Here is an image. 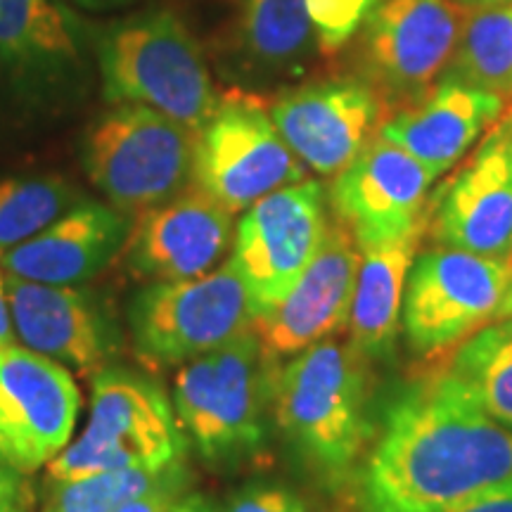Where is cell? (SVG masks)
<instances>
[{
  "mask_svg": "<svg viewBox=\"0 0 512 512\" xmlns=\"http://www.w3.org/2000/svg\"><path fill=\"white\" fill-rule=\"evenodd\" d=\"M512 479V430L451 368L408 384L361 470V512H441Z\"/></svg>",
  "mask_w": 512,
  "mask_h": 512,
  "instance_id": "obj_1",
  "label": "cell"
},
{
  "mask_svg": "<svg viewBox=\"0 0 512 512\" xmlns=\"http://www.w3.org/2000/svg\"><path fill=\"white\" fill-rule=\"evenodd\" d=\"M366 363L349 344L323 339L273 370L275 425L328 489H342L358 475L370 439Z\"/></svg>",
  "mask_w": 512,
  "mask_h": 512,
  "instance_id": "obj_2",
  "label": "cell"
},
{
  "mask_svg": "<svg viewBox=\"0 0 512 512\" xmlns=\"http://www.w3.org/2000/svg\"><path fill=\"white\" fill-rule=\"evenodd\" d=\"M102 95L138 102L200 133L221 95L192 31L169 8H150L98 31Z\"/></svg>",
  "mask_w": 512,
  "mask_h": 512,
  "instance_id": "obj_3",
  "label": "cell"
},
{
  "mask_svg": "<svg viewBox=\"0 0 512 512\" xmlns=\"http://www.w3.org/2000/svg\"><path fill=\"white\" fill-rule=\"evenodd\" d=\"M275 366L252 328L178 370L174 411L204 463L235 470L261 458Z\"/></svg>",
  "mask_w": 512,
  "mask_h": 512,
  "instance_id": "obj_4",
  "label": "cell"
},
{
  "mask_svg": "<svg viewBox=\"0 0 512 512\" xmlns=\"http://www.w3.org/2000/svg\"><path fill=\"white\" fill-rule=\"evenodd\" d=\"M185 451L188 439L164 389L131 370L107 366L93 377L86 430L50 460L48 477L69 482L128 467L162 472L183 460Z\"/></svg>",
  "mask_w": 512,
  "mask_h": 512,
  "instance_id": "obj_5",
  "label": "cell"
},
{
  "mask_svg": "<svg viewBox=\"0 0 512 512\" xmlns=\"http://www.w3.org/2000/svg\"><path fill=\"white\" fill-rule=\"evenodd\" d=\"M197 131L138 102H119L83 138V166L112 207L143 214L192 183Z\"/></svg>",
  "mask_w": 512,
  "mask_h": 512,
  "instance_id": "obj_6",
  "label": "cell"
},
{
  "mask_svg": "<svg viewBox=\"0 0 512 512\" xmlns=\"http://www.w3.org/2000/svg\"><path fill=\"white\" fill-rule=\"evenodd\" d=\"M136 354L147 366H181L254 328L247 287L226 261L200 278L150 283L128 306Z\"/></svg>",
  "mask_w": 512,
  "mask_h": 512,
  "instance_id": "obj_7",
  "label": "cell"
},
{
  "mask_svg": "<svg viewBox=\"0 0 512 512\" xmlns=\"http://www.w3.org/2000/svg\"><path fill=\"white\" fill-rule=\"evenodd\" d=\"M510 290V261L432 245L415 256L403 294L408 347L418 356L458 347L494 323Z\"/></svg>",
  "mask_w": 512,
  "mask_h": 512,
  "instance_id": "obj_8",
  "label": "cell"
},
{
  "mask_svg": "<svg viewBox=\"0 0 512 512\" xmlns=\"http://www.w3.org/2000/svg\"><path fill=\"white\" fill-rule=\"evenodd\" d=\"M463 17L451 0H377L351 38L358 76L392 112L415 105L444 76Z\"/></svg>",
  "mask_w": 512,
  "mask_h": 512,
  "instance_id": "obj_9",
  "label": "cell"
},
{
  "mask_svg": "<svg viewBox=\"0 0 512 512\" xmlns=\"http://www.w3.org/2000/svg\"><path fill=\"white\" fill-rule=\"evenodd\" d=\"M304 178L306 166L252 95L221 98L219 110L197 133L192 181L230 214Z\"/></svg>",
  "mask_w": 512,
  "mask_h": 512,
  "instance_id": "obj_10",
  "label": "cell"
},
{
  "mask_svg": "<svg viewBox=\"0 0 512 512\" xmlns=\"http://www.w3.org/2000/svg\"><path fill=\"white\" fill-rule=\"evenodd\" d=\"M330 219L318 181L285 185L245 209L230 264L247 287L254 320L266 316L292 290L323 245Z\"/></svg>",
  "mask_w": 512,
  "mask_h": 512,
  "instance_id": "obj_11",
  "label": "cell"
},
{
  "mask_svg": "<svg viewBox=\"0 0 512 512\" xmlns=\"http://www.w3.org/2000/svg\"><path fill=\"white\" fill-rule=\"evenodd\" d=\"M425 238L512 264V100L475 152L432 190Z\"/></svg>",
  "mask_w": 512,
  "mask_h": 512,
  "instance_id": "obj_12",
  "label": "cell"
},
{
  "mask_svg": "<svg viewBox=\"0 0 512 512\" xmlns=\"http://www.w3.org/2000/svg\"><path fill=\"white\" fill-rule=\"evenodd\" d=\"M268 114L306 169L335 178L380 133L392 110L373 83L356 74L287 88Z\"/></svg>",
  "mask_w": 512,
  "mask_h": 512,
  "instance_id": "obj_13",
  "label": "cell"
},
{
  "mask_svg": "<svg viewBox=\"0 0 512 512\" xmlns=\"http://www.w3.org/2000/svg\"><path fill=\"white\" fill-rule=\"evenodd\" d=\"M72 373L27 347L0 349V460L29 475L72 441L79 418Z\"/></svg>",
  "mask_w": 512,
  "mask_h": 512,
  "instance_id": "obj_14",
  "label": "cell"
},
{
  "mask_svg": "<svg viewBox=\"0 0 512 512\" xmlns=\"http://www.w3.org/2000/svg\"><path fill=\"white\" fill-rule=\"evenodd\" d=\"M434 181L425 164L377 133L332 181V216L358 247L394 240L427 219Z\"/></svg>",
  "mask_w": 512,
  "mask_h": 512,
  "instance_id": "obj_15",
  "label": "cell"
},
{
  "mask_svg": "<svg viewBox=\"0 0 512 512\" xmlns=\"http://www.w3.org/2000/svg\"><path fill=\"white\" fill-rule=\"evenodd\" d=\"M358 266L361 247L349 228L332 216L323 245L292 290L273 311L254 320V332L268 361L297 356L347 328Z\"/></svg>",
  "mask_w": 512,
  "mask_h": 512,
  "instance_id": "obj_16",
  "label": "cell"
},
{
  "mask_svg": "<svg viewBox=\"0 0 512 512\" xmlns=\"http://www.w3.org/2000/svg\"><path fill=\"white\" fill-rule=\"evenodd\" d=\"M233 233V214L190 185L174 200L138 214L121 252L136 278L174 283L200 278L219 266Z\"/></svg>",
  "mask_w": 512,
  "mask_h": 512,
  "instance_id": "obj_17",
  "label": "cell"
},
{
  "mask_svg": "<svg viewBox=\"0 0 512 512\" xmlns=\"http://www.w3.org/2000/svg\"><path fill=\"white\" fill-rule=\"evenodd\" d=\"M98 31L64 0H0V64L27 91L74 86L98 57Z\"/></svg>",
  "mask_w": 512,
  "mask_h": 512,
  "instance_id": "obj_18",
  "label": "cell"
},
{
  "mask_svg": "<svg viewBox=\"0 0 512 512\" xmlns=\"http://www.w3.org/2000/svg\"><path fill=\"white\" fill-rule=\"evenodd\" d=\"M12 328L36 354L72 366L81 375L107 368L117 342L91 294L76 285H46L5 273Z\"/></svg>",
  "mask_w": 512,
  "mask_h": 512,
  "instance_id": "obj_19",
  "label": "cell"
},
{
  "mask_svg": "<svg viewBox=\"0 0 512 512\" xmlns=\"http://www.w3.org/2000/svg\"><path fill=\"white\" fill-rule=\"evenodd\" d=\"M505 105L494 93L441 76L425 98L389 114L380 136L403 147L439 178L482 140Z\"/></svg>",
  "mask_w": 512,
  "mask_h": 512,
  "instance_id": "obj_20",
  "label": "cell"
},
{
  "mask_svg": "<svg viewBox=\"0 0 512 512\" xmlns=\"http://www.w3.org/2000/svg\"><path fill=\"white\" fill-rule=\"evenodd\" d=\"M131 230L117 207L83 200L22 245L0 254L3 273L46 285H81L124 249Z\"/></svg>",
  "mask_w": 512,
  "mask_h": 512,
  "instance_id": "obj_21",
  "label": "cell"
},
{
  "mask_svg": "<svg viewBox=\"0 0 512 512\" xmlns=\"http://www.w3.org/2000/svg\"><path fill=\"white\" fill-rule=\"evenodd\" d=\"M320 53L306 0H238L221 64L242 86L299 79Z\"/></svg>",
  "mask_w": 512,
  "mask_h": 512,
  "instance_id": "obj_22",
  "label": "cell"
},
{
  "mask_svg": "<svg viewBox=\"0 0 512 512\" xmlns=\"http://www.w3.org/2000/svg\"><path fill=\"white\" fill-rule=\"evenodd\" d=\"M425 233L427 219L399 238L361 247L347 328L349 347L366 361H384L394 354L408 273Z\"/></svg>",
  "mask_w": 512,
  "mask_h": 512,
  "instance_id": "obj_23",
  "label": "cell"
},
{
  "mask_svg": "<svg viewBox=\"0 0 512 512\" xmlns=\"http://www.w3.org/2000/svg\"><path fill=\"white\" fill-rule=\"evenodd\" d=\"M444 76L512 100V0L465 12L463 27Z\"/></svg>",
  "mask_w": 512,
  "mask_h": 512,
  "instance_id": "obj_24",
  "label": "cell"
},
{
  "mask_svg": "<svg viewBox=\"0 0 512 512\" xmlns=\"http://www.w3.org/2000/svg\"><path fill=\"white\" fill-rule=\"evenodd\" d=\"M451 370L475 392L491 418L512 430V316L467 337L451 358Z\"/></svg>",
  "mask_w": 512,
  "mask_h": 512,
  "instance_id": "obj_25",
  "label": "cell"
},
{
  "mask_svg": "<svg viewBox=\"0 0 512 512\" xmlns=\"http://www.w3.org/2000/svg\"><path fill=\"white\" fill-rule=\"evenodd\" d=\"M79 202L81 192L60 176L0 181V254L36 238Z\"/></svg>",
  "mask_w": 512,
  "mask_h": 512,
  "instance_id": "obj_26",
  "label": "cell"
},
{
  "mask_svg": "<svg viewBox=\"0 0 512 512\" xmlns=\"http://www.w3.org/2000/svg\"><path fill=\"white\" fill-rule=\"evenodd\" d=\"M162 472L128 467L69 482H53L41 512H117L131 498L150 489Z\"/></svg>",
  "mask_w": 512,
  "mask_h": 512,
  "instance_id": "obj_27",
  "label": "cell"
},
{
  "mask_svg": "<svg viewBox=\"0 0 512 512\" xmlns=\"http://www.w3.org/2000/svg\"><path fill=\"white\" fill-rule=\"evenodd\" d=\"M306 5L316 31L318 50L323 55H335L351 43L377 0H306Z\"/></svg>",
  "mask_w": 512,
  "mask_h": 512,
  "instance_id": "obj_28",
  "label": "cell"
},
{
  "mask_svg": "<svg viewBox=\"0 0 512 512\" xmlns=\"http://www.w3.org/2000/svg\"><path fill=\"white\" fill-rule=\"evenodd\" d=\"M221 512H309V505L283 482H249L228 498Z\"/></svg>",
  "mask_w": 512,
  "mask_h": 512,
  "instance_id": "obj_29",
  "label": "cell"
},
{
  "mask_svg": "<svg viewBox=\"0 0 512 512\" xmlns=\"http://www.w3.org/2000/svg\"><path fill=\"white\" fill-rule=\"evenodd\" d=\"M192 482L190 467L183 460H176L159 475V479L143 494L131 498L117 512H171V508L188 494Z\"/></svg>",
  "mask_w": 512,
  "mask_h": 512,
  "instance_id": "obj_30",
  "label": "cell"
},
{
  "mask_svg": "<svg viewBox=\"0 0 512 512\" xmlns=\"http://www.w3.org/2000/svg\"><path fill=\"white\" fill-rule=\"evenodd\" d=\"M441 512H512V479L486 486V489Z\"/></svg>",
  "mask_w": 512,
  "mask_h": 512,
  "instance_id": "obj_31",
  "label": "cell"
},
{
  "mask_svg": "<svg viewBox=\"0 0 512 512\" xmlns=\"http://www.w3.org/2000/svg\"><path fill=\"white\" fill-rule=\"evenodd\" d=\"M22 472L12 470L10 465L0 463V512L27 510L29 491L22 482Z\"/></svg>",
  "mask_w": 512,
  "mask_h": 512,
  "instance_id": "obj_32",
  "label": "cell"
},
{
  "mask_svg": "<svg viewBox=\"0 0 512 512\" xmlns=\"http://www.w3.org/2000/svg\"><path fill=\"white\" fill-rule=\"evenodd\" d=\"M15 344V328H12L8 292H5V273L0 266V349L12 347Z\"/></svg>",
  "mask_w": 512,
  "mask_h": 512,
  "instance_id": "obj_33",
  "label": "cell"
},
{
  "mask_svg": "<svg viewBox=\"0 0 512 512\" xmlns=\"http://www.w3.org/2000/svg\"><path fill=\"white\" fill-rule=\"evenodd\" d=\"M171 512H221V508L204 494H185Z\"/></svg>",
  "mask_w": 512,
  "mask_h": 512,
  "instance_id": "obj_34",
  "label": "cell"
},
{
  "mask_svg": "<svg viewBox=\"0 0 512 512\" xmlns=\"http://www.w3.org/2000/svg\"><path fill=\"white\" fill-rule=\"evenodd\" d=\"M72 3L88 12H114L128 8L133 0H72Z\"/></svg>",
  "mask_w": 512,
  "mask_h": 512,
  "instance_id": "obj_35",
  "label": "cell"
},
{
  "mask_svg": "<svg viewBox=\"0 0 512 512\" xmlns=\"http://www.w3.org/2000/svg\"><path fill=\"white\" fill-rule=\"evenodd\" d=\"M453 5H458L463 12H477L486 8H496V5L510 3V0H451Z\"/></svg>",
  "mask_w": 512,
  "mask_h": 512,
  "instance_id": "obj_36",
  "label": "cell"
},
{
  "mask_svg": "<svg viewBox=\"0 0 512 512\" xmlns=\"http://www.w3.org/2000/svg\"><path fill=\"white\" fill-rule=\"evenodd\" d=\"M12 512H24V510H12Z\"/></svg>",
  "mask_w": 512,
  "mask_h": 512,
  "instance_id": "obj_37",
  "label": "cell"
},
{
  "mask_svg": "<svg viewBox=\"0 0 512 512\" xmlns=\"http://www.w3.org/2000/svg\"><path fill=\"white\" fill-rule=\"evenodd\" d=\"M0 463H3V460H0Z\"/></svg>",
  "mask_w": 512,
  "mask_h": 512,
  "instance_id": "obj_38",
  "label": "cell"
}]
</instances>
